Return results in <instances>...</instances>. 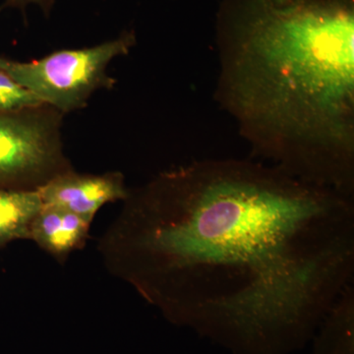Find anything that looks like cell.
Listing matches in <instances>:
<instances>
[{
  "instance_id": "cell-1",
  "label": "cell",
  "mask_w": 354,
  "mask_h": 354,
  "mask_svg": "<svg viewBox=\"0 0 354 354\" xmlns=\"http://www.w3.org/2000/svg\"><path fill=\"white\" fill-rule=\"evenodd\" d=\"M127 198L128 278L241 353L297 346L354 281V198L274 165L199 160Z\"/></svg>"
},
{
  "instance_id": "cell-2",
  "label": "cell",
  "mask_w": 354,
  "mask_h": 354,
  "mask_svg": "<svg viewBox=\"0 0 354 354\" xmlns=\"http://www.w3.org/2000/svg\"><path fill=\"white\" fill-rule=\"evenodd\" d=\"M216 101L254 155L354 197V0H223Z\"/></svg>"
},
{
  "instance_id": "cell-3",
  "label": "cell",
  "mask_w": 354,
  "mask_h": 354,
  "mask_svg": "<svg viewBox=\"0 0 354 354\" xmlns=\"http://www.w3.org/2000/svg\"><path fill=\"white\" fill-rule=\"evenodd\" d=\"M136 44L134 32H124L92 48L55 51L32 62L0 57V70L38 97L41 104L64 114L87 106L97 90L113 88L108 67L114 58L127 55Z\"/></svg>"
},
{
  "instance_id": "cell-4",
  "label": "cell",
  "mask_w": 354,
  "mask_h": 354,
  "mask_svg": "<svg viewBox=\"0 0 354 354\" xmlns=\"http://www.w3.org/2000/svg\"><path fill=\"white\" fill-rule=\"evenodd\" d=\"M64 116L46 104L0 111V189H39L69 171L62 149Z\"/></svg>"
},
{
  "instance_id": "cell-5",
  "label": "cell",
  "mask_w": 354,
  "mask_h": 354,
  "mask_svg": "<svg viewBox=\"0 0 354 354\" xmlns=\"http://www.w3.org/2000/svg\"><path fill=\"white\" fill-rule=\"evenodd\" d=\"M38 191L43 207L66 209L90 220L106 203L128 195L120 174L82 176L67 171L53 177Z\"/></svg>"
},
{
  "instance_id": "cell-6",
  "label": "cell",
  "mask_w": 354,
  "mask_h": 354,
  "mask_svg": "<svg viewBox=\"0 0 354 354\" xmlns=\"http://www.w3.org/2000/svg\"><path fill=\"white\" fill-rule=\"evenodd\" d=\"M92 220L66 209L43 207L35 218L29 239L55 255H64L80 246Z\"/></svg>"
},
{
  "instance_id": "cell-7",
  "label": "cell",
  "mask_w": 354,
  "mask_h": 354,
  "mask_svg": "<svg viewBox=\"0 0 354 354\" xmlns=\"http://www.w3.org/2000/svg\"><path fill=\"white\" fill-rule=\"evenodd\" d=\"M41 208L38 189H0V247L29 239L32 221Z\"/></svg>"
},
{
  "instance_id": "cell-8",
  "label": "cell",
  "mask_w": 354,
  "mask_h": 354,
  "mask_svg": "<svg viewBox=\"0 0 354 354\" xmlns=\"http://www.w3.org/2000/svg\"><path fill=\"white\" fill-rule=\"evenodd\" d=\"M36 95L0 70V111H17L41 106Z\"/></svg>"
},
{
  "instance_id": "cell-9",
  "label": "cell",
  "mask_w": 354,
  "mask_h": 354,
  "mask_svg": "<svg viewBox=\"0 0 354 354\" xmlns=\"http://www.w3.org/2000/svg\"><path fill=\"white\" fill-rule=\"evenodd\" d=\"M53 0H6L0 9L6 8V7H17V8H24L31 3H38L43 7H48L50 6Z\"/></svg>"
}]
</instances>
